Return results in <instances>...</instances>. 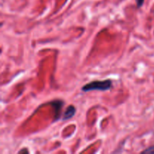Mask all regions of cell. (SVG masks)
Listing matches in <instances>:
<instances>
[{
	"label": "cell",
	"mask_w": 154,
	"mask_h": 154,
	"mask_svg": "<svg viewBox=\"0 0 154 154\" xmlns=\"http://www.w3.org/2000/svg\"><path fill=\"white\" fill-rule=\"evenodd\" d=\"M112 87V81L111 80H104V81H95L88 83L83 86L81 90L84 92H90L93 90L99 91H106Z\"/></svg>",
	"instance_id": "6da1fadb"
},
{
	"label": "cell",
	"mask_w": 154,
	"mask_h": 154,
	"mask_svg": "<svg viewBox=\"0 0 154 154\" xmlns=\"http://www.w3.org/2000/svg\"><path fill=\"white\" fill-rule=\"evenodd\" d=\"M49 104L54 108V121H57L60 117L62 108H63V105H64V102H63L62 100H54L52 102H49Z\"/></svg>",
	"instance_id": "7a4b0ae2"
},
{
	"label": "cell",
	"mask_w": 154,
	"mask_h": 154,
	"mask_svg": "<svg viewBox=\"0 0 154 154\" xmlns=\"http://www.w3.org/2000/svg\"><path fill=\"white\" fill-rule=\"evenodd\" d=\"M76 113V108L73 105H69L66 108V111L64 112L63 115V120H68L69 119L72 118L75 115Z\"/></svg>",
	"instance_id": "3957f363"
},
{
	"label": "cell",
	"mask_w": 154,
	"mask_h": 154,
	"mask_svg": "<svg viewBox=\"0 0 154 154\" xmlns=\"http://www.w3.org/2000/svg\"><path fill=\"white\" fill-rule=\"evenodd\" d=\"M143 153H149V154H154V146L148 147L146 150H144V151H142Z\"/></svg>",
	"instance_id": "277c9868"
},
{
	"label": "cell",
	"mask_w": 154,
	"mask_h": 154,
	"mask_svg": "<svg viewBox=\"0 0 154 154\" xmlns=\"http://www.w3.org/2000/svg\"><path fill=\"white\" fill-rule=\"evenodd\" d=\"M144 0H136V3H137V6L138 8L141 7L143 5V3H144Z\"/></svg>",
	"instance_id": "5b68a950"
}]
</instances>
